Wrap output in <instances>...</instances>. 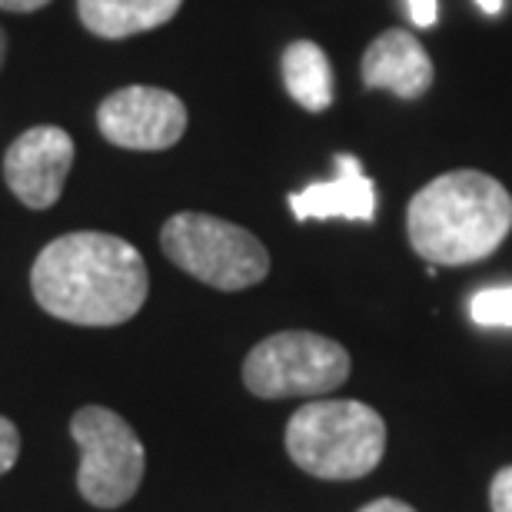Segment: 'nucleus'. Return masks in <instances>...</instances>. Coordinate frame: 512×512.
I'll return each mask as SVG.
<instances>
[{
  "mask_svg": "<svg viewBox=\"0 0 512 512\" xmlns=\"http://www.w3.org/2000/svg\"><path fill=\"white\" fill-rule=\"evenodd\" d=\"M74 167V140L60 127H30L4 153V180L30 210L54 207Z\"/></svg>",
  "mask_w": 512,
  "mask_h": 512,
  "instance_id": "8",
  "label": "nucleus"
},
{
  "mask_svg": "<svg viewBox=\"0 0 512 512\" xmlns=\"http://www.w3.org/2000/svg\"><path fill=\"white\" fill-rule=\"evenodd\" d=\"M183 0H77V14L90 34L124 40L147 34L177 17Z\"/></svg>",
  "mask_w": 512,
  "mask_h": 512,
  "instance_id": "11",
  "label": "nucleus"
},
{
  "mask_svg": "<svg viewBox=\"0 0 512 512\" xmlns=\"http://www.w3.org/2000/svg\"><path fill=\"white\" fill-rule=\"evenodd\" d=\"M283 84L296 104L310 114H323L333 104V67L330 57L313 40H296L283 50Z\"/></svg>",
  "mask_w": 512,
  "mask_h": 512,
  "instance_id": "12",
  "label": "nucleus"
},
{
  "mask_svg": "<svg viewBox=\"0 0 512 512\" xmlns=\"http://www.w3.org/2000/svg\"><path fill=\"white\" fill-rule=\"evenodd\" d=\"M34 300L74 326H120L150 293L147 263L114 233H67L47 243L30 270Z\"/></svg>",
  "mask_w": 512,
  "mask_h": 512,
  "instance_id": "1",
  "label": "nucleus"
},
{
  "mask_svg": "<svg viewBox=\"0 0 512 512\" xmlns=\"http://www.w3.org/2000/svg\"><path fill=\"white\" fill-rule=\"evenodd\" d=\"M469 316L479 326H512V286H489L469 300Z\"/></svg>",
  "mask_w": 512,
  "mask_h": 512,
  "instance_id": "13",
  "label": "nucleus"
},
{
  "mask_svg": "<svg viewBox=\"0 0 512 512\" xmlns=\"http://www.w3.org/2000/svg\"><path fill=\"white\" fill-rule=\"evenodd\" d=\"M512 230V197L489 173L453 170L426 183L409 200L406 233L413 250L433 266L486 260Z\"/></svg>",
  "mask_w": 512,
  "mask_h": 512,
  "instance_id": "2",
  "label": "nucleus"
},
{
  "mask_svg": "<svg viewBox=\"0 0 512 512\" xmlns=\"http://www.w3.org/2000/svg\"><path fill=\"white\" fill-rule=\"evenodd\" d=\"M489 506H493V512H512V466H503L493 476V486H489Z\"/></svg>",
  "mask_w": 512,
  "mask_h": 512,
  "instance_id": "15",
  "label": "nucleus"
},
{
  "mask_svg": "<svg viewBox=\"0 0 512 512\" xmlns=\"http://www.w3.org/2000/svg\"><path fill=\"white\" fill-rule=\"evenodd\" d=\"M286 453L316 479H363L386 453V423L360 399L306 403L286 423Z\"/></svg>",
  "mask_w": 512,
  "mask_h": 512,
  "instance_id": "3",
  "label": "nucleus"
},
{
  "mask_svg": "<svg viewBox=\"0 0 512 512\" xmlns=\"http://www.w3.org/2000/svg\"><path fill=\"white\" fill-rule=\"evenodd\" d=\"M4 54H7V37H4V30H0V67H4Z\"/></svg>",
  "mask_w": 512,
  "mask_h": 512,
  "instance_id": "20",
  "label": "nucleus"
},
{
  "mask_svg": "<svg viewBox=\"0 0 512 512\" xmlns=\"http://www.w3.org/2000/svg\"><path fill=\"white\" fill-rule=\"evenodd\" d=\"M70 433L80 446V496L97 509L130 503L143 483L147 456L127 419L107 406H84L70 419Z\"/></svg>",
  "mask_w": 512,
  "mask_h": 512,
  "instance_id": "6",
  "label": "nucleus"
},
{
  "mask_svg": "<svg viewBox=\"0 0 512 512\" xmlns=\"http://www.w3.org/2000/svg\"><path fill=\"white\" fill-rule=\"evenodd\" d=\"M409 20L416 27H433L436 24V0H406Z\"/></svg>",
  "mask_w": 512,
  "mask_h": 512,
  "instance_id": "16",
  "label": "nucleus"
},
{
  "mask_svg": "<svg viewBox=\"0 0 512 512\" xmlns=\"http://www.w3.org/2000/svg\"><path fill=\"white\" fill-rule=\"evenodd\" d=\"M20 453V433L7 416H0V476L10 473Z\"/></svg>",
  "mask_w": 512,
  "mask_h": 512,
  "instance_id": "14",
  "label": "nucleus"
},
{
  "mask_svg": "<svg viewBox=\"0 0 512 512\" xmlns=\"http://www.w3.org/2000/svg\"><path fill=\"white\" fill-rule=\"evenodd\" d=\"M360 512H416V509L403 503V499H376V503H366Z\"/></svg>",
  "mask_w": 512,
  "mask_h": 512,
  "instance_id": "17",
  "label": "nucleus"
},
{
  "mask_svg": "<svg viewBox=\"0 0 512 512\" xmlns=\"http://www.w3.org/2000/svg\"><path fill=\"white\" fill-rule=\"evenodd\" d=\"M50 0H0V10H14V14H30V10L47 7Z\"/></svg>",
  "mask_w": 512,
  "mask_h": 512,
  "instance_id": "18",
  "label": "nucleus"
},
{
  "mask_svg": "<svg viewBox=\"0 0 512 512\" xmlns=\"http://www.w3.org/2000/svg\"><path fill=\"white\" fill-rule=\"evenodd\" d=\"M350 353L330 336L286 330L260 340L243 360V383L260 399L326 396L350 380Z\"/></svg>",
  "mask_w": 512,
  "mask_h": 512,
  "instance_id": "5",
  "label": "nucleus"
},
{
  "mask_svg": "<svg viewBox=\"0 0 512 512\" xmlns=\"http://www.w3.org/2000/svg\"><path fill=\"white\" fill-rule=\"evenodd\" d=\"M479 7H483V14H489V17H496L499 10H503V0H476Z\"/></svg>",
  "mask_w": 512,
  "mask_h": 512,
  "instance_id": "19",
  "label": "nucleus"
},
{
  "mask_svg": "<svg viewBox=\"0 0 512 512\" xmlns=\"http://www.w3.org/2000/svg\"><path fill=\"white\" fill-rule=\"evenodd\" d=\"M160 247L183 273L223 293L266 280L270 253L250 230L210 213H173L160 230Z\"/></svg>",
  "mask_w": 512,
  "mask_h": 512,
  "instance_id": "4",
  "label": "nucleus"
},
{
  "mask_svg": "<svg viewBox=\"0 0 512 512\" xmlns=\"http://www.w3.org/2000/svg\"><path fill=\"white\" fill-rule=\"evenodd\" d=\"M363 84L399 100H419L433 87V60L409 30H386L363 54Z\"/></svg>",
  "mask_w": 512,
  "mask_h": 512,
  "instance_id": "9",
  "label": "nucleus"
},
{
  "mask_svg": "<svg viewBox=\"0 0 512 512\" xmlns=\"http://www.w3.org/2000/svg\"><path fill=\"white\" fill-rule=\"evenodd\" d=\"M290 210L296 220H360L370 223L376 213V183L366 177L360 160L350 153L336 157V180L313 183L293 193Z\"/></svg>",
  "mask_w": 512,
  "mask_h": 512,
  "instance_id": "10",
  "label": "nucleus"
},
{
  "mask_svg": "<svg viewBox=\"0 0 512 512\" xmlns=\"http://www.w3.org/2000/svg\"><path fill=\"white\" fill-rule=\"evenodd\" d=\"M97 127L114 147L167 150L187 133V107L163 87L133 84L100 104Z\"/></svg>",
  "mask_w": 512,
  "mask_h": 512,
  "instance_id": "7",
  "label": "nucleus"
}]
</instances>
